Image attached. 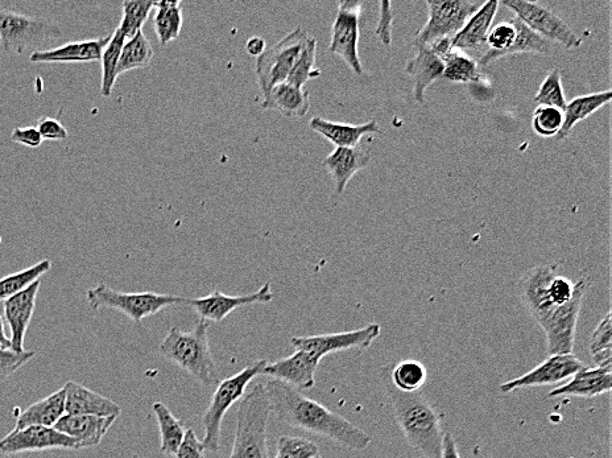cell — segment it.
Listing matches in <instances>:
<instances>
[{
  "mask_svg": "<svg viewBox=\"0 0 612 458\" xmlns=\"http://www.w3.org/2000/svg\"><path fill=\"white\" fill-rule=\"evenodd\" d=\"M309 37L303 27H297L256 59L255 72L263 98L276 85L287 81Z\"/></svg>",
  "mask_w": 612,
  "mask_h": 458,
  "instance_id": "52a82bcc",
  "label": "cell"
},
{
  "mask_svg": "<svg viewBox=\"0 0 612 458\" xmlns=\"http://www.w3.org/2000/svg\"><path fill=\"white\" fill-rule=\"evenodd\" d=\"M535 102L539 106L556 107L558 110H565L566 102L564 88H562L561 72L553 69L545 77L543 84L540 85L539 92L535 96Z\"/></svg>",
  "mask_w": 612,
  "mask_h": 458,
  "instance_id": "b9f144b4",
  "label": "cell"
},
{
  "mask_svg": "<svg viewBox=\"0 0 612 458\" xmlns=\"http://www.w3.org/2000/svg\"><path fill=\"white\" fill-rule=\"evenodd\" d=\"M156 2H124L123 18L119 24V30L123 32L126 39H131L136 33L142 31L144 23L155 8Z\"/></svg>",
  "mask_w": 612,
  "mask_h": 458,
  "instance_id": "60d3db41",
  "label": "cell"
},
{
  "mask_svg": "<svg viewBox=\"0 0 612 458\" xmlns=\"http://www.w3.org/2000/svg\"><path fill=\"white\" fill-rule=\"evenodd\" d=\"M611 99V90H606V92L587 94V96L577 97L570 101L565 107L564 125L556 136L557 140L568 139L577 123L585 121L598 110L609 105Z\"/></svg>",
  "mask_w": 612,
  "mask_h": 458,
  "instance_id": "f546056e",
  "label": "cell"
},
{
  "mask_svg": "<svg viewBox=\"0 0 612 458\" xmlns=\"http://www.w3.org/2000/svg\"><path fill=\"white\" fill-rule=\"evenodd\" d=\"M590 354L598 367H612L611 312L595 328L590 341Z\"/></svg>",
  "mask_w": 612,
  "mask_h": 458,
  "instance_id": "ab89813d",
  "label": "cell"
},
{
  "mask_svg": "<svg viewBox=\"0 0 612 458\" xmlns=\"http://www.w3.org/2000/svg\"><path fill=\"white\" fill-rule=\"evenodd\" d=\"M441 458H461V456H459L456 441H454L450 433H445L444 443H442Z\"/></svg>",
  "mask_w": 612,
  "mask_h": 458,
  "instance_id": "f5cc1de1",
  "label": "cell"
},
{
  "mask_svg": "<svg viewBox=\"0 0 612 458\" xmlns=\"http://www.w3.org/2000/svg\"><path fill=\"white\" fill-rule=\"evenodd\" d=\"M428 371L423 363L407 360L398 363L391 373V383L401 393H419L427 383Z\"/></svg>",
  "mask_w": 612,
  "mask_h": 458,
  "instance_id": "8d00e7d4",
  "label": "cell"
},
{
  "mask_svg": "<svg viewBox=\"0 0 612 458\" xmlns=\"http://www.w3.org/2000/svg\"><path fill=\"white\" fill-rule=\"evenodd\" d=\"M557 274V264H545L528 270L518 284L520 300L527 308L529 315L541 325L557 307H554L549 286Z\"/></svg>",
  "mask_w": 612,
  "mask_h": 458,
  "instance_id": "9a60e30c",
  "label": "cell"
},
{
  "mask_svg": "<svg viewBox=\"0 0 612 458\" xmlns=\"http://www.w3.org/2000/svg\"><path fill=\"white\" fill-rule=\"evenodd\" d=\"M612 367H586L578 370L568 382L551 391V398L557 396H578V398H595L609 394L611 391Z\"/></svg>",
  "mask_w": 612,
  "mask_h": 458,
  "instance_id": "603a6c76",
  "label": "cell"
},
{
  "mask_svg": "<svg viewBox=\"0 0 612 458\" xmlns=\"http://www.w3.org/2000/svg\"><path fill=\"white\" fill-rule=\"evenodd\" d=\"M316 55H317V40L310 36L308 43H306L303 52L299 59H297L295 66L289 73L287 78V84L296 86V88L304 89L306 82L313 80V78L320 77V70L316 69Z\"/></svg>",
  "mask_w": 612,
  "mask_h": 458,
  "instance_id": "f35d334b",
  "label": "cell"
},
{
  "mask_svg": "<svg viewBox=\"0 0 612 458\" xmlns=\"http://www.w3.org/2000/svg\"><path fill=\"white\" fill-rule=\"evenodd\" d=\"M51 268L52 261L44 259V261L36 263L35 266L28 267L26 270L15 272V274L0 279V301L7 300L8 297L26 290L36 280H40L41 276L51 271Z\"/></svg>",
  "mask_w": 612,
  "mask_h": 458,
  "instance_id": "74e56055",
  "label": "cell"
},
{
  "mask_svg": "<svg viewBox=\"0 0 612 458\" xmlns=\"http://www.w3.org/2000/svg\"><path fill=\"white\" fill-rule=\"evenodd\" d=\"M428 22L417 33L416 45H432L442 39H453L469 22L483 2L473 0H427Z\"/></svg>",
  "mask_w": 612,
  "mask_h": 458,
  "instance_id": "ba28073f",
  "label": "cell"
},
{
  "mask_svg": "<svg viewBox=\"0 0 612 458\" xmlns=\"http://www.w3.org/2000/svg\"><path fill=\"white\" fill-rule=\"evenodd\" d=\"M61 35V28L48 20L0 10V47L4 52L23 55L28 48L57 39Z\"/></svg>",
  "mask_w": 612,
  "mask_h": 458,
  "instance_id": "9c48e42d",
  "label": "cell"
},
{
  "mask_svg": "<svg viewBox=\"0 0 612 458\" xmlns=\"http://www.w3.org/2000/svg\"><path fill=\"white\" fill-rule=\"evenodd\" d=\"M40 286L41 280H36L26 290L3 301L4 319L11 333V350L16 353L24 352V338L35 313Z\"/></svg>",
  "mask_w": 612,
  "mask_h": 458,
  "instance_id": "ac0fdd59",
  "label": "cell"
},
{
  "mask_svg": "<svg viewBox=\"0 0 612 458\" xmlns=\"http://www.w3.org/2000/svg\"><path fill=\"white\" fill-rule=\"evenodd\" d=\"M40 132L43 140H51V142H61L69 136L68 130L60 121L55 118H41L35 126Z\"/></svg>",
  "mask_w": 612,
  "mask_h": 458,
  "instance_id": "c3c4849f",
  "label": "cell"
},
{
  "mask_svg": "<svg viewBox=\"0 0 612 458\" xmlns=\"http://www.w3.org/2000/svg\"><path fill=\"white\" fill-rule=\"evenodd\" d=\"M574 294V283L566 279L565 276H554L551 286H549V296H551L554 307H561L569 303Z\"/></svg>",
  "mask_w": 612,
  "mask_h": 458,
  "instance_id": "7dc6e473",
  "label": "cell"
},
{
  "mask_svg": "<svg viewBox=\"0 0 612 458\" xmlns=\"http://www.w3.org/2000/svg\"><path fill=\"white\" fill-rule=\"evenodd\" d=\"M11 140L14 143L22 144L28 148H39L43 144L44 140L41 138L40 132L37 131L36 127H16L11 132Z\"/></svg>",
  "mask_w": 612,
  "mask_h": 458,
  "instance_id": "f907efd6",
  "label": "cell"
},
{
  "mask_svg": "<svg viewBox=\"0 0 612 458\" xmlns=\"http://www.w3.org/2000/svg\"><path fill=\"white\" fill-rule=\"evenodd\" d=\"M208 332L209 323L205 321H200L190 332L171 328L159 350L165 360L188 371L202 385L212 387L218 385L221 379L210 350Z\"/></svg>",
  "mask_w": 612,
  "mask_h": 458,
  "instance_id": "3957f363",
  "label": "cell"
},
{
  "mask_svg": "<svg viewBox=\"0 0 612 458\" xmlns=\"http://www.w3.org/2000/svg\"><path fill=\"white\" fill-rule=\"evenodd\" d=\"M49 449H73L78 451L77 441L64 435L55 428L32 426L14 429L0 440V453L18 455V453L49 451Z\"/></svg>",
  "mask_w": 612,
  "mask_h": 458,
  "instance_id": "2e32d148",
  "label": "cell"
},
{
  "mask_svg": "<svg viewBox=\"0 0 612 458\" xmlns=\"http://www.w3.org/2000/svg\"><path fill=\"white\" fill-rule=\"evenodd\" d=\"M309 126L314 132L332 142L334 146L345 148L358 147L363 136L382 132L376 121L363 123V125H347V123L332 122L316 117L309 122Z\"/></svg>",
  "mask_w": 612,
  "mask_h": 458,
  "instance_id": "4316f807",
  "label": "cell"
},
{
  "mask_svg": "<svg viewBox=\"0 0 612 458\" xmlns=\"http://www.w3.org/2000/svg\"><path fill=\"white\" fill-rule=\"evenodd\" d=\"M90 307L94 311L101 308L115 309L122 312L135 324H142L147 317L156 315L164 309L184 304L185 297L160 295L155 292H119L106 284H98L90 288L86 295Z\"/></svg>",
  "mask_w": 612,
  "mask_h": 458,
  "instance_id": "8992f818",
  "label": "cell"
},
{
  "mask_svg": "<svg viewBox=\"0 0 612 458\" xmlns=\"http://www.w3.org/2000/svg\"><path fill=\"white\" fill-rule=\"evenodd\" d=\"M444 61V78L456 84H475L481 81L479 64L467 53L452 51L441 57Z\"/></svg>",
  "mask_w": 612,
  "mask_h": 458,
  "instance_id": "836d02e7",
  "label": "cell"
},
{
  "mask_svg": "<svg viewBox=\"0 0 612 458\" xmlns=\"http://www.w3.org/2000/svg\"><path fill=\"white\" fill-rule=\"evenodd\" d=\"M415 56L408 61L405 72L415 80L413 97L419 105L425 103V92L434 81L444 76V61L428 45H416Z\"/></svg>",
  "mask_w": 612,
  "mask_h": 458,
  "instance_id": "cb8c5ba5",
  "label": "cell"
},
{
  "mask_svg": "<svg viewBox=\"0 0 612 458\" xmlns=\"http://www.w3.org/2000/svg\"><path fill=\"white\" fill-rule=\"evenodd\" d=\"M153 27L161 45H167L179 37L183 30L181 2H156Z\"/></svg>",
  "mask_w": 612,
  "mask_h": 458,
  "instance_id": "1f68e13d",
  "label": "cell"
},
{
  "mask_svg": "<svg viewBox=\"0 0 612 458\" xmlns=\"http://www.w3.org/2000/svg\"><path fill=\"white\" fill-rule=\"evenodd\" d=\"M110 36L99 39L70 41L48 51H35L30 56L32 64H72L95 63L101 61L103 49L109 43Z\"/></svg>",
  "mask_w": 612,
  "mask_h": 458,
  "instance_id": "ffe728a7",
  "label": "cell"
},
{
  "mask_svg": "<svg viewBox=\"0 0 612 458\" xmlns=\"http://www.w3.org/2000/svg\"><path fill=\"white\" fill-rule=\"evenodd\" d=\"M499 2L490 0L469 19L465 27L450 40L452 49L459 52L479 51L486 44L487 35L492 28L496 14H498Z\"/></svg>",
  "mask_w": 612,
  "mask_h": 458,
  "instance_id": "484cf974",
  "label": "cell"
},
{
  "mask_svg": "<svg viewBox=\"0 0 612 458\" xmlns=\"http://www.w3.org/2000/svg\"><path fill=\"white\" fill-rule=\"evenodd\" d=\"M65 414V389L62 387L55 394L39 400L22 412L16 420L14 429H23L32 426L53 428L60 422Z\"/></svg>",
  "mask_w": 612,
  "mask_h": 458,
  "instance_id": "f1b7e54d",
  "label": "cell"
},
{
  "mask_svg": "<svg viewBox=\"0 0 612 458\" xmlns=\"http://www.w3.org/2000/svg\"><path fill=\"white\" fill-rule=\"evenodd\" d=\"M126 36L123 32L117 28L113 35L110 36L109 43L106 48L103 49L102 53V84L101 93L103 97H110L114 92L115 82H117V69L119 59H121V53L124 43H126Z\"/></svg>",
  "mask_w": 612,
  "mask_h": 458,
  "instance_id": "d590c367",
  "label": "cell"
},
{
  "mask_svg": "<svg viewBox=\"0 0 612 458\" xmlns=\"http://www.w3.org/2000/svg\"><path fill=\"white\" fill-rule=\"evenodd\" d=\"M152 410L155 412L157 426L160 429L161 453L165 456H176L185 437L184 424L176 419L163 403H153Z\"/></svg>",
  "mask_w": 612,
  "mask_h": 458,
  "instance_id": "4dcf8cb0",
  "label": "cell"
},
{
  "mask_svg": "<svg viewBox=\"0 0 612 458\" xmlns=\"http://www.w3.org/2000/svg\"><path fill=\"white\" fill-rule=\"evenodd\" d=\"M502 4L514 11L516 18L520 19L529 30L536 32L549 43L561 44L569 49L581 47V37L564 20L541 4L525 0H504Z\"/></svg>",
  "mask_w": 612,
  "mask_h": 458,
  "instance_id": "8fae6325",
  "label": "cell"
},
{
  "mask_svg": "<svg viewBox=\"0 0 612 458\" xmlns=\"http://www.w3.org/2000/svg\"><path fill=\"white\" fill-rule=\"evenodd\" d=\"M583 366L585 365L574 354L548 356L547 360L528 371L527 374L500 385L499 390L503 394H510L520 389H527V387L557 385V383L568 381Z\"/></svg>",
  "mask_w": 612,
  "mask_h": 458,
  "instance_id": "e0dca14e",
  "label": "cell"
},
{
  "mask_svg": "<svg viewBox=\"0 0 612 458\" xmlns=\"http://www.w3.org/2000/svg\"><path fill=\"white\" fill-rule=\"evenodd\" d=\"M36 356L35 352L16 353L14 350H0V385L10 379L12 375L26 366Z\"/></svg>",
  "mask_w": 612,
  "mask_h": 458,
  "instance_id": "f6af8a7d",
  "label": "cell"
},
{
  "mask_svg": "<svg viewBox=\"0 0 612 458\" xmlns=\"http://www.w3.org/2000/svg\"><path fill=\"white\" fill-rule=\"evenodd\" d=\"M382 333L379 324H368L365 328L350 330V332L318 334L310 337H292L293 348L304 352L313 360L321 362L328 354L346 352V350L370 349L376 338Z\"/></svg>",
  "mask_w": 612,
  "mask_h": 458,
  "instance_id": "7c38bea8",
  "label": "cell"
},
{
  "mask_svg": "<svg viewBox=\"0 0 612 458\" xmlns=\"http://www.w3.org/2000/svg\"><path fill=\"white\" fill-rule=\"evenodd\" d=\"M313 458H324V457H322L321 455H317L316 457H313Z\"/></svg>",
  "mask_w": 612,
  "mask_h": 458,
  "instance_id": "11a10c76",
  "label": "cell"
},
{
  "mask_svg": "<svg viewBox=\"0 0 612 458\" xmlns=\"http://www.w3.org/2000/svg\"><path fill=\"white\" fill-rule=\"evenodd\" d=\"M264 389L270 399L271 410L281 423L325 437L353 451H363L371 444V436L363 429L334 414L316 400L306 398L301 391L287 383L271 379Z\"/></svg>",
  "mask_w": 612,
  "mask_h": 458,
  "instance_id": "6da1fadb",
  "label": "cell"
},
{
  "mask_svg": "<svg viewBox=\"0 0 612 458\" xmlns=\"http://www.w3.org/2000/svg\"><path fill=\"white\" fill-rule=\"evenodd\" d=\"M589 288L590 280L587 278H582L574 283V294L569 303L554 309L552 315L540 325L547 337L548 356L573 354L578 317H580L583 297Z\"/></svg>",
  "mask_w": 612,
  "mask_h": 458,
  "instance_id": "30bf717a",
  "label": "cell"
},
{
  "mask_svg": "<svg viewBox=\"0 0 612 458\" xmlns=\"http://www.w3.org/2000/svg\"><path fill=\"white\" fill-rule=\"evenodd\" d=\"M271 412L264 385L254 386L239 404L237 431L229 458H268L267 426Z\"/></svg>",
  "mask_w": 612,
  "mask_h": 458,
  "instance_id": "277c9868",
  "label": "cell"
},
{
  "mask_svg": "<svg viewBox=\"0 0 612 458\" xmlns=\"http://www.w3.org/2000/svg\"><path fill=\"white\" fill-rule=\"evenodd\" d=\"M320 455L317 444L304 437L283 436L277 441L275 458H313Z\"/></svg>",
  "mask_w": 612,
  "mask_h": 458,
  "instance_id": "ee69618b",
  "label": "cell"
},
{
  "mask_svg": "<svg viewBox=\"0 0 612 458\" xmlns=\"http://www.w3.org/2000/svg\"><path fill=\"white\" fill-rule=\"evenodd\" d=\"M205 447L202 441L198 440L196 432L188 429L185 433L183 443H181L176 458H205Z\"/></svg>",
  "mask_w": 612,
  "mask_h": 458,
  "instance_id": "681fc988",
  "label": "cell"
},
{
  "mask_svg": "<svg viewBox=\"0 0 612 458\" xmlns=\"http://www.w3.org/2000/svg\"><path fill=\"white\" fill-rule=\"evenodd\" d=\"M267 363L264 360L255 362L254 365L243 369L241 373L218 383V387L215 389L212 399H210L209 407L206 408L205 414L202 415V423H204L205 428L202 444H204L206 451L213 453L219 451V448H221L222 422L227 411L245 395L247 386L256 377L262 375Z\"/></svg>",
  "mask_w": 612,
  "mask_h": 458,
  "instance_id": "5b68a950",
  "label": "cell"
},
{
  "mask_svg": "<svg viewBox=\"0 0 612 458\" xmlns=\"http://www.w3.org/2000/svg\"><path fill=\"white\" fill-rule=\"evenodd\" d=\"M564 125V111L556 107L537 106L533 111L532 127L537 135L543 138H553Z\"/></svg>",
  "mask_w": 612,
  "mask_h": 458,
  "instance_id": "7bdbcfd3",
  "label": "cell"
},
{
  "mask_svg": "<svg viewBox=\"0 0 612 458\" xmlns=\"http://www.w3.org/2000/svg\"><path fill=\"white\" fill-rule=\"evenodd\" d=\"M320 362L304 352L296 350L291 357L275 363H267L262 375H267L276 381L287 383L296 390L313 389L316 385V373Z\"/></svg>",
  "mask_w": 612,
  "mask_h": 458,
  "instance_id": "d6986e66",
  "label": "cell"
},
{
  "mask_svg": "<svg viewBox=\"0 0 612 458\" xmlns=\"http://www.w3.org/2000/svg\"><path fill=\"white\" fill-rule=\"evenodd\" d=\"M362 6V2L354 0H342L338 3L337 18L334 20L332 40L329 44V51L341 57L358 76L365 72L358 52Z\"/></svg>",
  "mask_w": 612,
  "mask_h": 458,
  "instance_id": "4fadbf2b",
  "label": "cell"
},
{
  "mask_svg": "<svg viewBox=\"0 0 612 458\" xmlns=\"http://www.w3.org/2000/svg\"><path fill=\"white\" fill-rule=\"evenodd\" d=\"M117 416L101 418L90 415H64L55 429L77 441L78 451L98 447L103 437L110 431Z\"/></svg>",
  "mask_w": 612,
  "mask_h": 458,
  "instance_id": "44dd1931",
  "label": "cell"
},
{
  "mask_svg": "<svg viewBox=\"0 0 612 458\" xmlns=\"http://www.w3.org/2000/svg\"><path fill=\"white\" fill-rule=\"evenodd\" d=\"M11 349L10 337L7 336L6 330H4V324L2 316H0V350Z\"/></svg>",
  "mask_w": 612,
  "mask_h": 458,
  "instance_id": "db71d44e",
  "label": "cell"
},
{
  "mask_svg": "<svg viewBox=\"0 0 612 458\" xmlns=\"http://www.w3.org/2000/svg\"><path fill=\"white\" fill-rule=\"evenodd\" d=\"M65 414L90 415L109 418L121 415L122 408L113 400L106 398L80 383L69 381L65 383Z\"/></svg>",
  "mask_w": 612,
  "mask_h": 458,
  "instance_id": "7402d4cb",
  "label": "cell"
},
{
  "mask_svg": "<svg viewBox=\"0 0 612 458\" xmlns=\"http://www.w3.org/2000/svg\"><path fill=\"white\" fill-rule=\"evenodd\" d=\"M386 390L392 416L415 458H441L445 435L440 412L420 393H401L391 382Z\"/></svg>",
  "mask_w": 612,
  "mask_h": 458,
  "instance_id": "7a4b0ae2",
  "label": "cell"
},
{
  "mask_svg": "<svg viewBox=\"0 0 612 458\" xmlns=\"http://www.w3.org/2000/svg\"><path fill=\"white\" fill-rule=\"evenodd\" d=\"M514 23L516 36L514 43L506 51L499 53L495 56V60L502 59V57L520 55V53H535V55H549L552 52L551 43L543 39V37L537 35L536 32L529 30L527 26L520 19H511Z\"/></svg>",
  "mask_w": 612,
  "mask_h": 458,
  "instance_id": "e575fe53",
  "label": "cell"
},
{
  "mask_svg": "<svg viewBox=\"0 0 612 458\" xmlns=\"http://www.w3.org/2000/svg\"><path fill=\"white\" fill-rule=\"evenodd\" d=\"M394 11L390 2L380 3L379 23L376 26L375 35L382 41L383 45L390 47L392 43V24H394Z\"/></svg>",
  "mask_w": 612,
  "mask_h": 458,
  "instance_id": "bcb514c9",
  "label": "cell"
},
{
  "mask_svg": "<svg viewBox=\"0 0 612 458\" xmlns=\"http://www.w3.org/2000/svg\"><path fill=\"white\" fill-rule=\"evenodd\" d=\"M262 107L264 110L279 111L284 117L304 118L310 110L309 92L283 82L263 98Z\"/></svg>",
  "mask_w": 612,
  "mask_h": 458,
  "instance_id": "83f0119b",
  "label": "cell"
},
{
  "mask_svg": "<svg viewBox=\"0 0 612 458\" xmlns=\"http://www.w3.org/2000/svg\"><path fill=\"white\" fill-rule=\"evenodd\" d=\"M246 51L248 55L258 59V57L262 56L263 53L266 52V40L259 36L251 37V39L247 41Z\"/></svg>",
  "mask_w": 612,
  "mask_h": 458,
  "instance_id": "816d5d0a",
  "label": "cell"
},
{
  "mask_svg": "<svg viewBox=\"0 0 612 458\" xmlns=\"http://www.w3.org/2000/svg\"><path fill=\"white\" fill-rule=\"evenodd\" d=\"M270 283L264 284L254 294L243 296H230L222 294L218 290L205 297L197 299H186L184 304L192 307L196 311L200 321L205 323H221L235 309L247 307L252 304H268L274 300Z\"/></svg>",
  "mask_w": 612,
  "mask_h": 458,
  "instance_id": "5bb4252c",
  "label": "cell"
},
{
  "mask_svg": "<svg viewBox=\"0 0 612 458\" xmlns=\"http://www.w3.org/2000/svg\"><path fill=\"white\" fill-rule=\"evenodd\" d=\"M371 162L370 152L361 147H337L324 160V168L332 176L337 195L346 191L347 184Z\"/></svg>",
  "mask_w": 612,
  "mask_h": 458,
  "instance_id": "d4e9b609",
  "label": "cell"
},
{
  "mask_svg": "<svg viewBox=\"0 0 612 458\" xmlns=\"http://www.w3.org/2000/svg\"><path fill=\"white\" fill-rule=\"evenodd\" d=\"M153 55L155 53H153L150 41H148L143 31H139L134 37L126 40V43L123 45L117 77L131 72V70L148 68L151 65Z\"/></svg>",
  "mask_w": 612,
  "mask_h": 458,
  "instance_id": "d6a6232c",
  "label": "cell"
}]
</instances>
